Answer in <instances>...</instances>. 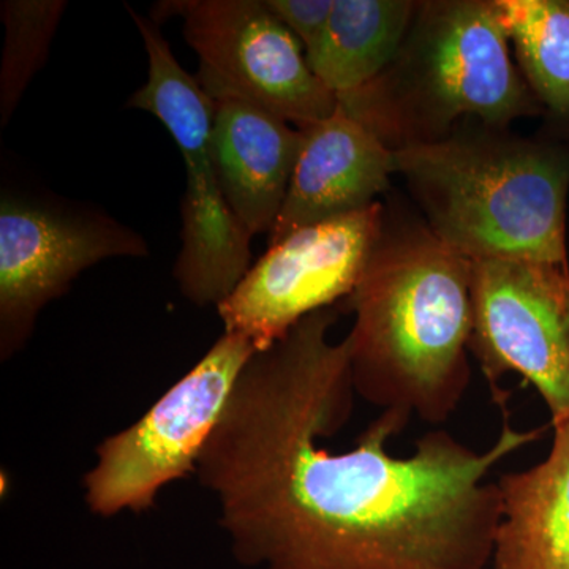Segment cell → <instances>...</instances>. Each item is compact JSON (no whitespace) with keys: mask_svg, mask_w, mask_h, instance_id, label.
<instances>
[{"mask_svg":"<svg viewBox=\"0 0 569 569\" xmlns=\"http://www.w3.org/2000/svg\"><path fill=\"white\" fill-rule=\"evenodd\" d=\"M340 309L306 317L247 362L198 459L231 552L249 569H489L501 501L490 471L545 429L505 417L485 452L445 430L407 458L388 443L410 419L381 411L347 451L323 438L353 415Z\"/></svg>","mask_w":569,"mask_h":569,"instance_id":"obj_1","label":"cell"},{"mask_svg":"<svg viewBox=\"0 0 569 569\" xmlns=\"http://www.w3.org/2000/svg\"><path fill=\"white\" fill-rule=\"evenodd\" d=\"M383 228L361 279L342 301L356 396L427 425L447 422L470 385L473 329L468 260L418 213L385 204Z\"/></svg>","mask_w":569,"mask_h":569,"instance_id":"obj_2","label":"cell"},{"mask_svg":"<svg viewBox=\"0 0 569 569\" xmlns=\"http://www.w3.org/2000/svg\"><path fill=\"white\" fill-rule=\"evenodd\" d=\"M395 162L427 227L468 260L569 266V144L466 119Z\"/></svg>","mask_w":569,"mask_h":569,"instance_id":"obj_3","label":"cell"},{"mask_svg":"<svg viewBox=\"0 0 569 569\" xmlns=\"http://www.w3.org/2000/svg\"><path fill=\"white\" fill-rule=\"evenodd\" d=\"M509 44L497 0H418L387 69L337 100L391 151L443 140L466 119L541 118Z\"/></svg>","mask_w":569,"mask_h":569,"instance_id":"obj_4","label":"cell"},{"mask_svg":"<svg viewBox=\"0 0 569 569\" xmlns=\"http://www.w3.org/2000/svg\"><path fill=\"white\" fill-rule=\"evenodd\" d=\"M146 54L148 78L127 108L156 116L171 134L186 167L182 246L173 277L187 301L219 306L250 269L252 234L224 200L211 149L213 100L197 77L182 69L159 24L127 7Z\"/></svg>","mask_w":569,"mask_h":569,"instance_id":"obj_5","label":"cell"},{"mask_svg":"<svg viewBox=\"0 0 569 569\" xmlns=\"http://www.w3.org/2000/svg\"><path fill=\"white\" fill-rule=\"evenodd\" d=\"M149 257L140 231L93 204L2 183L0 192V359L26 347L37 318L92 266Z\"/></svg>","mask_w":569,"mask_h":569,"instance_id":"obj_6","label":"cell"},{"mask_svg":"<svg viewBox=\"0 0 569 569\" xmlns=\"http://www.w3.org/2000/svg\"><path fill=\"white\" fill-rule=\"evenodd\" d=\"M254 353L257 348L244 337L223 332L137 422L104 438L96 449V466L82 478L92 515H140L168 485L194 475L206 441Z\"/></svg>","mask_w":569,"mask_h":569,"instance_id":"obj_7","label":"cell"},{"mask_svg":"<svg viewBox=\"0 0 569 569\" xmlns=\"http://www.w3.org/2000/svg\"><path fill=\"white\" fill-rule=\"evenodd\" d=\"M171 17L182 20L183 39L198 56L197 80L212 100L257 104L298 129L335 112L336 93L264 0H164L149 18L160 26Z\"/></svg>","mask_w":569,"mask_h":569,"instance_id":"obj_8","label":"cell"},{"mask_svg":"<svg viewBox=\"0 0 569 569\" xmlns=\"http://www.w3.org/2000/svg\"><path fill=\"white\" fill-rule=\"evenodd\" d=\"M470 353L493 402L519 373L545 400L552 426L569 419V266L530 260L473 261Z\"/></svg>","mask_w":569,"mask_h":569,"instance_id":"obj_9","label":"cell"},{"mask_svg":"<svg viewBox=\"0 0 569 569\" xmlns=\"http://www.w3.org/2000/svg\"><path fill=\"white\" fill-rule=\"evenodd\" d=\"M385 211L377 201L365 211L310 224L269 246L217 306L223 332L266 350L306 317L346 301L380 238Z\"/></svg>","mask_w":569,"mask_h":569,"instance_id":"obj_10","label":"cell"},{"mask_svg":"<svg viewBox=\"0 0 569 569\" xmlns=\"http://www.w3.org/2000/svg\"><path fill=\"white\" fill-rule=\"evenodd\" d=\"M299 130L301 149L269 246L310 224L365 211L388 192L396 173L395 151L340 103L328 118Z\"/></svg>","mask_w":569,"mask_h":569,"instance_id":"obj_11","label":"cell"},{"mask_svg":"<svg viewBox=\"0 0 569 569\" xmlns=\"http://www.w3.org/2000/svg\"><path fill=\"white\" fill-rule=\"evenodd\" d=\"M298 127L236 99L213 100L211 149L220 189L250 234H269L301 149Z\"/></svg>","mask_w":569,"mask_h":569,"instance_id":"obj_12","label":"cell"},{"mask_svg":"<svg viewBox=\"0 0 569 569\" xmlns=\"http://www.w3.org/2000/svg\"><path fill=\"white\" fill-rule=\"evenodd\" d=\"M548 458L497 479L501 515L489 569H569V419Z\"/></svg>","mask_w":569,"mask_h":569,"instance_id":"obj_13","label":"cell"},{"mask_svg":"<svg viewBox=\"0 0 569 569\" xmlns=\"http://www.w3.org/2000/svg\"><path fill=\"white\" fill-rule=\"evenodd\" d=\"M417 7L418 0H335L306 52L310 69L337 97L362 88L395 59Z\"/></svg>","mask_w":569,"mask_h":569,"instance_id":"obj_14","label":"cell"},{"mask_svg":"<svg viewBox=\"0 0 569 569\" xmlns=\"http://www.w3.org/2000/svg\"><path fill=\"white\" fill-rule=\"evenodd\" d=\"M516 63L541 107L538 134L569 144V0H497Z\"/></svg>","mask_w":569,"mask_h":569,"instance_id":"obj_15","label":"cell"},{"mask_svg":"<svg viewBox=\"0 0 569 569\" xmlns=\"http://www.w3.org/2000/svg\"><path fill=\"white\" fill-rule=\"evenodd\" d=\"M67 7L66 0L0 3V20L6 31L0 59V126L11 121L22 96L47 63Z\"/></svg>","mask_w":569,"mask_h":569,"instance_id":"obj_16","label":"cell"},{"mask_svg":"<svg viewBox=\"0 0 569 569\" xmlns=\"http://www.w3.org/2000/svg\"><path fill=\"white\" fill-rule=\"evenodd\" d=\"M266 7L301 41L306 52L325 31L335 0H264Z\"/></svg>","mask_w":569,"mask_h":569,"instance_id":"obj_17","label":"cell"}]
</instances>
